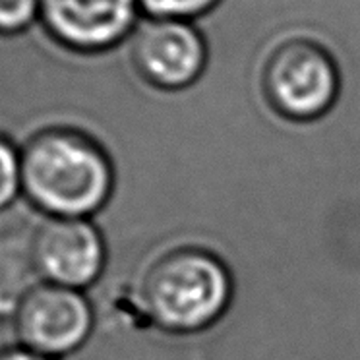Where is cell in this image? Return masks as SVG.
I'll return each instance as SVG.
<instances>
[{
	"mask_svg": "<svg viewBox=\"0 0 360 360\" xmlns=\"http://www.w3.org/2000/svg\"><path fill=\"white\" fill-rule=\"evenodd\" d=\"M0 360H56L51 359V356H45V354H39V352L30 351L22 345L18 347H12V349H6V351L0 352Z\"/></svg>",
	"mask_w": 360,
	"mask_h": 360,
	"instance_id": "10",
	"label": "cell"
},
{
	"mask_svg": "<svg viewBox=\"0 0 360 360\" xmlns=\"http://www.w3.org/2000/svg\"><path fill=\"white\" fill-rule=\"evenodd\" d=\"M132 76H140V74H138V72H132V74H126L124 78L120 79V84H122V82H124V79H128V78H132ZM120 87V86H118ZM107 99H109V97H107ZM87 122H89V118H86V120H84V132H86V126H87ZM87 134V132H86ZM130 169H132V167H130Z\"/></svg>",
	"mask_w": 360,
	"mask_h": 360,
	"instance_id": "11",
	"label": "cell"
},
{
	"mask_svg": "<svg viewBox=\"0 0 360 360\" xmlns=\"http://www.w3.org/2000/svg\"><path fill=\"white\" fill-rule=\"evenodd\" d=\"M94 326V304L86 290L43 281L27 289L14 314L20 345L56 360L78 352L89 341Z\"/></svg>",
	"mask_w": 360,
	"mask_h": 360,
	"instance_id": "3",
	"label": "cell"
},
{
	"mask_svg": "<svg viewBox=\"0 0 360 360\" xmlns=\"http://www.w3.org/2000/svg\"><path fill=\"white\" fill-rule=\"evenodd\" d=\"M41 0H0V35H18L39 20Z\"/></svg>",
	"mask_w": 360,
	"mask_h": 360,
	"instance_id": "9",
	"label": "cell"
},
{
	"mask_svg": "<svg viewBox=\"0 0 360 360\" xmlns=\"http://www.w3.org/2000/svg\"><path fill=\"white\" fill-rule=\"evenodd\" d=\"M264 87L275 110L290 120L326 117L343 89V70L335 51L320 37L298 35L279 43L267 58Z\"/></svg>",
	"mask_w": 360,
	"mask_h": 360,
	"instance_id": "2",
	"label": "cell"
},
{
	"mask_svg": "<svg viewBox=\"0 0 360 360\" xmlns=\"http://www.w3.org/2000/svg\"><path fill=\"white\" fill-rule=\"evenodd\" d=\"M223 0H140L143 18L200 22L212 14Z\"/></svg>",
	"mask_w": 360,
	"mask_h": 360,
	"instance_id": "7",
	"label": "cell"
},
{
	"mask_svg": "<svg viewBox=\"0 0 360 360\" xmlns=\"http://www.w3.org/2000/svg\"><path fill=\"white\" fill-rule=\"evenodd\" d=\"M22 192L43 217L94 219L109 204L115 171L107 151L79 128H41L22 149Z\"/></svg>",
	"mask_w": 360,
	"mask_h": 360,
	"instance_id": "1",
	"label": "cell"
},
{
	"mask_svg": "<svg viewBox=\"0 0 360 360\" xmlns=\"http://www.w3.org/2000/svg\"><path fill=\"white\" fill-rule=\"evenodd\" d=\"M107 259V240L94 219L45 217L33 235L32 266L43 283L91 289Z\"/></svg>",
	"mask_w": 360,
	"mask_h": 360,
	"instance_id": "6",
	"label": "cell"
},
{
	"mask_svg": "<svg viewBox=\"0 0 360 360\" xmlns=\"http://www.w3.org/2000/svg\"><path fill=\"white\" fill-rule=\"evenodd\" d=\"M128 45L141 78L167 91L198 84L210 64V43L198 22L141 18Z\"/></svg>",
	"mask_w": 360,
	"mask_h": 360,
	"instance_id": "4",
	"label": "cell"
},
{
	"mask_svg": "<svg viewBox=\"0 0 360 360\" xmlns=\"http://www.w3.org/2000/svg\"><path fill=\"white\" fill-rule=\"evenodd\" d=\"M140 0H41L39 22L51 39L74 55L97 56L132 37Z\"/></svg>",
	"mask_w": 360,
	"mask_h": 360,
	"instance_id": "5",
	"label": "cell"
},
{
	"mask_svg": "<svg viewBox=\"0 0 360 360\" xmlns=\"http://www.w3.org/2000/svg\"><path fill=\"white\" fill-rule=\"evenodd\" d=\"M22 192V151L0 136V212L16 202Z\"/></svg>",
	"mask_w": 360,
	"mask_h": 360,
	"instance_id": "8",
	"label": "cell"
}]
</instances>
